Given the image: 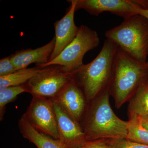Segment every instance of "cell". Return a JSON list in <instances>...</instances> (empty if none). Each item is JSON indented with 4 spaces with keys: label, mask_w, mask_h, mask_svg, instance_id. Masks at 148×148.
Masks as SVG:
<instances>
[{
    "label": "cell",
    "mask_w": 148,
    "mask_h": 148,
    "mask_svg": "<svg viewBox=\"0 0 148 148\" xmlns=\"http://www.w3.org/2000/svg\"><path fill=\"white\" fill-rule=\"evenodd\" d=\"M118 48L107 39L95 59L72 73V79L83 92L88 104L110 88Z\"/></svg>",
    "instance_id": "6da1fadb"
},
{
    "label": "cell",
    "mask_w": 148,
    "mask_h": 148,
    "mask_svg": "<svg viewBox=\"0 0 148 148\" xmlns=\"http://www.w3.org/2000/svg\"><path fill=\"white\" fill-rule=\"evenodd\" d=\"M110 95L109 88L88 104L81 125L86 141L126 139L128 121L114 113Z\"/></svg>",
    "instance_id": "7a4b0ae2"
},
{
    "label": "cell",
    "mask_w": 148,
    "mask_h": 148,
    "mask_svg": "<svg viewBox=\"0 0 148 148\" xmlns=\"http://www.w3.org/2000/svg\"><path fill=\"white\" fill-rule=\"evenodd\" d=\"M147 80L148 61L136 60L119 48L110 86L115 108H120L129 102L141 84Z\"/></svg>",
    "instance_id": "3957f363"
},
{
    "label": "cell",
    "mask_w": 148,
    "mask_h": 148,
    "mask_svg": "<svg viewBox=\"0 0 148 148\" xmlns=\"http://www.w3.org/2000/svg\"><path fill=\"white\" fill-rule=\"evenodd\" d=\"M107 39L138 61L146 62L148 56V19L137 14L108 30Z\"/></svg>",
    "instance_id": "277c9868"
},
{
    "label": "cell",
    "mask_w": 148,
    "mask_h": 148,
    "mask_svg": "<svg viewBox=\"0 0 148 148\" xmlns=\"http://www.w3.org/2000/svg\"><path fill=\"white\" fill-rule=\"evenodd\" d=\"M76 36L56 58L45 64H36L40 68L51 65L63 66L73 73L84 65L83 59L88 51L97 47L100 38L97 32L87 26H80Z\"/></svg>",
    "instance_id": "5b68a950"
},
{
    "label": "cell",
    "mask_w": 148,
    "mask_h": 148,
    "mask_svg": "<svg viewBox=\"0 0 148 148\" xmlns=\"http://www.w3.org/2000/svg\"><path fill=\"white\" fill-rule=\"evenodd\" d=\"M72 73L63 66L54 65L42 68L38 73L25 84L27 92L52 98L71 80Z\"/></svg>",
    "instance_id": "8992f818"
},
{
    "label": "cell",
    "mask_w": 148,
    "mask_h": 148,
    "mask_svg": "<svg viewBox=\"0 0 148 148\" xmlns=\"http://www.w3.org/2000/svg\"><path fill=\"white\" fill-rule=\"evenodd\" d=\"M32 96L31 103L24 115L39 132L58 140L57 121L52 101L43 96Z\"/></svg>",
    "instance_id": "52a82bcc"
},
{
    "label": "cell",
    "mask_w": 148,
    "mask_h": 148,
    "mask_svg": "<svg viewBox=\"0 0 148 148\" xmlns=\"http://www.w3.org/2000/svg\"><path fill=\"white\" fill-rule=\"evenodd\" d=\"M140 8L138 0H77L75 10L83 9L96 16L108 12L125 19L138 14Z\"/></svg>",
    "instance_id": "ba28073f"
},
{
    "label": "cell",
    "mask_w": 148,
    "mask_h": 148,
    "mask_svg": "<svg viewBox=\"0 0 148 148\" xmlns=\"http://www.w3.org/2000/svg\"><path fill=\"white\" fill-rule=\"evenodd\" d=\"M74 120L81 124L88 103L83 92L72 79L57 95L49 98Z\"/></svg>",
    "instance_id": "9c48e42d"
},
{
    "label": "cell",
    "mask_w": 148,
    "mask_h": 148,
    "mask_svg": "<svg viewBox=\"0 0 148 148\" xmlns=\"http://www.w3.org/2000/svg\"><path fill=\"white\" fill-rule=\"evenodd\" d=\"M68 1L70 3V6L66 14L61 19L54 23L55 47L48 61L58 56L73 41L78 32L79 27H77L74 21L77 0Z\"/></svg>",
    "instance_id": "30bf717a"
},
{
    "label": "cell",
    "mask_w": 148,
    "mask_h": 148,
    "mask_svg": "<svg viewBox=\"0 0 148 148\" xmlns=\"http://www.w3.org/2000/svg\"><path fill=\"white\" fill-rule=\"evenodd\" d=\"M56 117L58 140L66 148H75L86 141L81 125L51 101Z\"/></svg>",
    "instance_id": "8fae6325"
},
{
    "label": "cell",
    "mask_w": 148,
    "mask_h": 148,
    "mask_svg": "<svg viewBox=\"0 0 148 148\" xmlns=\"http://www.w3.org/2000/svg\"><path fill=\"white\" fill-rule=\"evenodd\" d=\"M55 45V38L41 47L35 49H27L17 51L10 55L11 60L16 71L25 69L30 64H42L47 63Z\"/></svg>",
    "instance_id": "7c38bea8"
},
{
    "label": "cell",
    "mask_w": 148,
    "mask_h": 148,
    "mask_svg": "<svg viewBox=\"0 0 148 148\" xmlns=\"http://www.w3.org/2000/svg\"><path fill=\"white\" fill-rule=\"evenodd\" d=\"M18 125L23 137L34 144L38 148H66L59 140L45 135L35 129L24 114L18 121Z\"/></svg>",
    "instance_id": "4fadbf2b"
},
{
    "label": "cell",
    "mask_w": 148,
    "mask_h": 148,
    "mask_svg": "<svg viewBox=\"0 0 148 148\" xmlns=\"http://www.w3.org/2000/svg\"><path fill=\"white\" fill-rule=\"evenodd\" d=\"M128 116L148 115V80L143 83L129 101Z\"/></svg>",
    "instance_id": "5bb4252c"
},
{
    "label": "cell",
    "mask_w": 148,
    "mask_h": 148,
    "mask_svg": "<svg viewBox=\"0 0 148 148\" xmlns=\"http://www.w3.org/2000/svg\"><path fill=\"white\" fill-rule=\"evenodd\" d=\"M42 68L36 67L18 70L12 73L0 77V90L9 87L25 84L40 71Z\"/></svg>",
    "instance_id": "9a60e30c"
},
{
    "label": "cell",
    "mask_w": 148,
    "mask_h": 148,
    "mask_svg": "<svg viewBox=\"0 0 148 148\" xmlns=\"http://www.w3.org/2000/svg\"><path fill=\"white\" fill-rule=\"evenodd\" d=\"M126 140L148 145V130L141 124L138 115L128 116Z\"/></svg>",
    "instance_id": "2e32d148"
},
{
    "label": "cell",
    "mask_w": 148,
    "mask_h": 148,
    "mask_svg": "<svg viewBox=\"0 0 148 148\" xmlns=\"http://www.w3.org/2000/svg\"><path fill=\"white\" fill-rule=\"evenodd\" d=\"M27 92L25 85L18 86H9L0 90V117L3 119L6 106L14 101L19 94Z\"/></svg>",
    "instance_id": "e0dca14e"
},
{
    "label": "cell",
    "mask_w": 148,
    "mask_h": 148,
    "mask_svg": "<svg viewBox=\"0 0 148 148\" xmlns=\"http://www.w3.org/2000/svg\"><path fill=\"white\" fill-rule=\"evenodd\" d=\"M111 148H148V145L132 142L126 139L105 140Z\"/></svg>",
    "instance_id": "ac0fdd59"
},
{
    "label": "cell",
    "mask_w": 148,
    "mask_h": 148,
    "mask_svg": "<svg viewBox=\"0 0 148 148\" xmlns=\"http://www.w3.org/2000/svg\"><path fill=\"white\" fill-rule=\"evenodd\" d=\"M12 62L11 57H5L0 60V77L7 75L16 71Z\"/></svg>",
    "instance_id": "d6986e66"
},
{
    "label": "cell",
    "mask_w": 148,
    "mask_h": 148,
    "mask_svg": "<svg viewBox=\"0 0 148 148\" xmlns=\"http://www.w3.org/2000/svg\"><path fill=\"white\" fill-rule=\"evenodd\" d=\"M75 148H111L106 143L105 139L86 141L82 145Z\"/></svg>",
    "instance_id": "ffe728a7"
},
{
    "label": "cell",
    "mask_w": 148,
    "mask_h": 148,
    "mask_svg": "<svg viewBox=\"0 0 148 148\" xmlns=\"http://www.w3.org/2000/svg\"><path fill=\"white\" fill-rule=\"evenodd\" d=\"M141 124L148 130V115H138Z\"/></svg>",
    "instance_id": "44dd1931"
},
{
    "label": "cell",
    "mask_w": 148,
    "mask_h": 148,
    "mask_svg": "<svg viewBox=\"0 0 148 148\" xmlns=\"http://www.w3.org/2000/svg\"><path fill=\"white\" fill-rule=\"evenodd\" d=\"M138 14L145 16L148 19V9H145L140 8L138 10Z\"/></svg>",
    "instance_id": "7402d4cb"
}]
</instances>
